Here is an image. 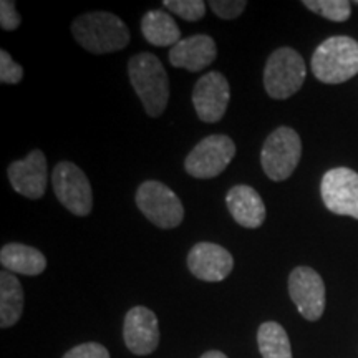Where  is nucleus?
I'll list each match as a JSON object with an SVG mask.
<instances>
[{"label": "nucleus", "instance_id": "nucleus-1", "mask_svg": "<svg viewBox=\"0 0 358 358\" xmlns=\"http://www.w3.org/2000/svg\"><path fill=\"white\" fill-rule=\"evenodd\" d=\"M71 32L85 50L96 55L123 50L129 42L127 24L110 12H90L80 15L71 24Z\"/></svg>", "mask_w": 358, "mask_h": 358}, {"label": "nucleus", "instance_id": "nucleus-2", "mask_svg": "<svg viewBox=\"0 0 358 358\" xmlns=\"http://www.w3.org/2000/svg\"><path fill=\"white\" fill-rule=\"evenodd\" d=\"M128 75L146 113L151 118L163 115L169 100V87L166 70L159 58L148 52L138 53L129 60Z\"/></svg>", "mask_w": 358, "mask_h": 358}, {"label": "nucleus", "instance_id": "nucleus-3", "mask_svg": "<svg viewBox=\"0 0 358 358\" xmlns=\"http://www.w3.org/2000/svg\"><path fill=\"white\" fill-rule=\"evenodd\" d=\"M312 71L329 85L343 83L358 73V42L345 35L327 38L312 55Z\"/></svg>", "mask_w": 358, "mask_h": 358}, {"label": "nucleus", "instance_id": "nucleus-4", "mask_svg": "<svg viewBox=\"0 0 358 358\" xmlns=\"http://www.w3.org/2000/svg\"><path fill=\"white\" fill-rule=\"evenodd\" d=\"M306 75V62L301 53L290 47H282L267 58L264 69V87L271 98L285 100L302 88Z\"/></svg>", "mask_w": 358, "mask_h": 358}, {"label": "nucleus", "instance_id": "nucleus-5", "mask_svg": "<svg viewBox=\"0 0 358 358\" xmlns=\"http://www.w3.org/2000/svg\"><path fill=\"white\" fill-rule=\"evenodd\" d=\"M302 156V141L297 131L280 127L267 136L262 146L261 163L272 181H285L295 171Z\"/></svg>", "mask_w": 358, "mask_h": 358}, {"label": "nucleus", "instance_id": "nucleus-6", "mask_svg": "<svg viewBox=\"0 0 358 358\" xmlns=\"http://www.w3.org/2000/svg\"><path fill=\"white\" fill-rule=\"evenodd\" d=\"M136 206L148 221L161 229L178 227L185 217V208L176 192L159 181H145L138 187Z\"/></svg>", "mask_w": 358, "mask_h": 358}, {"label": "nucleus", "instance_id": "nucleus-7", "mask_svg": "<svg viewBox=\"0 0 358 358\" xmlns=\"http://www.w3.org/2000/svg\"><path fill=\"white\" fill-rule=\"evenodd\" d=\"M236 145L226 134H211L192 148L185 161L187 174L196 179H213L229 166Z\"/></svg>", "mask_w": 358, "mask_h": 358}, {"label": "nucleus", "instance_id": "nucleus-8", "mask_svg": "<svg viewBox=\"0 0 358 358\" xmlns=\"http://www.w3.org/2000/svg\"><path fill=\"white\" fill-rule=\"evenodd\" d=\"M57 199L75 216H88L93 208V192L87 174L70 161L58 163L52 173Z\"/></svg>", "mask_w": 358, "mask_h": 358}, {"label": "nucleus", "instance_id": "nucleus-9", "mask_svg": "<svg viewBox=\"0 0 358 358\" xmlns=\"http://www.w3.org/2000/svg\"><path fill=\"white\" fill-rule=\"evenodd\" d=\"M320 194L325 208L338 216L358 219V173L334 168L322 178Z\"/></svg>", "mask_w": 358, "mask_h": 358}, {"label": "nucleus", "instance_id": "nucleus-10", "mask_svg": "<svg viewBox=\"0 0 358 358\" xmlns=\"http://www.w3.org/2000/svg\"><path fill=\"white\" fill-rule=\"evenodd\" d=\"M289 294L303 319L315 322L325 310V284L310 267H295L289 277Z\"/></svg>", "mask_w": 358, "mask_h": 358}, {"label": "nucleus", "instance_id": "nucleus-11", "mask_svg": "<svg viewBox=\"0 0 358 358\" xmlns=\"http://www.w3.org/2000/svg\"><path fill=\"white\" fill-rule=\"evenodd\" d=\"M231 100L227 78L219 71L203 75L192 90V105L199 120L204 123H217L226 113Z\"/></svg>", "mask_w": 358, "mask_h": 358}, {"label": "nucleus", "instance_id": "nucleus-12", "mask_svg": "<svg viewBox=\"0 0 358 358\" xmlns=\"http://www.w3.org/2000/svg\"><path fill=\"white\" fill-rule=\"evenodd\" d=\"M123 338L128 350L134 355H150L159 345L158 317L150 308L138 306L124 317Z\"/></svg>", "mask_w": 358, "mask_h": 358}, {"label": "nucleus", "instance_id": "nucleus-13", "mask_svg": "<svg viewBox=\"0 0 358 358\" xmlns=\"http://www.w3.org/2000/svg\"><path fill=\"white\" fill-rule=\"evenodd\" d=\"M187 267L191 274L206 282H221L234 267V259L222 245L213 243H199L192 245L187 254Z\"/></svg>", "mask_w": 358, "mask_h": 358}, {"label": "nucleus", "instance_id": "nucleus-14", "mask_svg": "<svg viewBox=\"0 0 358 358\" xmlns=\"http://www.w3.org/2000/svg\"><path fill=\"white\" fill-rule=\"evenodd\" d=\"M10 185L19 194L29 199H40L47 189V158L40 150L8 166Z\"/></svg>", "mask_w": 358, "mask_h": 358}, {"label": "nucleus", "instance_id": "nucleus-15", "mask_svg": "<svg viewBox=\"0 0 358 358\" xmlns=\"http://www.w3.org/2000/svg\"><path fill=\"white\" fill-rule=\"evenodd\" d=\"M217 48L213 37L204 34L182 38L169 50V64L176 69L201 71L216 60Z\"/></svg>", "mask_w": 358, "mask_h": 358}, {"label": "nucleus", "instance_id": "nucleus-16", "mask_svg": "<svg viewBox=\"0 0 358 358\" xmlns=\"http://www.w3.org/2000/svg\"><path fill=\"white\" fill-rule=\"evenodd\" d=\"M226 204L232 219L248 229H257L266 221V206L259 192L248 185L231 187L226 196Z\"/></svg>", "mask_w": 358, "mask_h": 358}, {"label": "nucleus", "instance_id": "nucleus-17", "mask_svg": "<svg viewBox=\"0 0 358 358\" xmlns=\"http://www.w3.org/2000/svg\"><path fill=\"white\" fill-rule=\"evenodd\" d=\"M0 264L6 271L24 275H40L47 268V259L38 249L17 243L3 245Z\"/></svg>", "mask_w": 358, "mask_h": 358}, {"label": "nucleus", "instance_id": "nucleus-18", "mask_svg": "<svg viewBox=\"0 0 358 358\" xmlns=\"http://www.w3.org/2000/svg\"><path fill=\"white\" fill-rule=\"evenodd\" d=\"M141 32L148 43L155 47H174L181 42V30L169 13L150 10L141 19Z\"/></svg>", "mask_w": 358, "mask_h": 358}, {"label": "nucleus", "instance_id": "nucleus-19", "mask_svg": "<svg viewBox=\"0 0 358 358\" xmlns=\"http://www.w3.org/2000/svg\"><path fill=\"white\" fill-rule=\"evenodd\" d=\"M24 310V289L12 272L0 274V327L10 329L20 320Z\"/></svg>", "mask_w": 358, "mask_h": 358}, {"label": "nucleus", "instance_id": "nucleus-20", "mask_svg": "<svg viewBox=\"0 0 358 358\" xmlns=\"http://www.w3.org/2000/svg\"><path fill=\"white\" fill-rule=\"evenodd\" d=\"M257 345L262 358H292L289 335L277 322H264L259 327Z\"/></svg>", "mask_w": 358, "mask_h": 358}, {"label": "nucleus", "instance_id": "nucleus-21", "mask_svg": "<svg viewBox=\"0 0 358 358\" xmlns=\"http://www.w3.org/2000/svg\"><path fill=\"white\" fill-rule=\"evenodd\" d=\"M302 3L332 22H345L352 15V3L347 0H303Z\"/></svg>", "mask_w": 358, "mask_h": 358}, {"label": "nucleus", "instance_id": "nucleus-22", "mask_svg": "<svg viewBox=\"0 0 358 358\" xmlns=\"http://www.w3.org/2000/svg\"><path fill=\"white\" fill-rule=\"evenodd\" d=\"M163 6L186 22H198L206 15L203 0H164Z\"/></svg>", "mask_w": 358, "mask_h": 358}, {"label": "nucleus", "instance_id": "nucleus-23", "mask_svg": "<svg viewBox=\"0 0 358 358\" xmlns=\"http://www.w3.org/2000/svg\"><path fill=\"white\" fill-rule=\"evenodd\" d=\"M24 78V69L12 60L10 53L0 50V82L6 85H17Z\"/></svg>", "mask_w": 358, "mask_h": 358}, {"label": "nucleus", "instance_id": "nucleus-24", "mask_svg": "<svg viewBox=\"0 0 358 358\" xmlns=\"http://www.w3.org/2000/svg\"><path fill=\"white\" fill-rule=\"evenodd\" d=\"M209 7L213 8V12L216 13L219 19L232 20L244 12L248 2L245 0H211Z\"/></svg>", "mask_w": 358, "mask_h": 358}, {"label": "nucleus", "instance_id": "nucleus-25", "mask_svg": "<svg viewBox=\"0 0 358 358\" xmlns=\"http://www.w3.org/2000/svg\"><path fill=\"white\" fill-rule=\"evenodd\" d=\"M64 358H110V352L101 343L87 342L71 348L65 353Z\"/></svg>", "mask_w": 358, "mask_h": 358}, {"label": "nucleus", "instance_id": "nucleus-26", "mask_svg": "<svg viewBox=\"0 0 358 358\" xmlns=\"http://www.w3.org/2000/svg\"><path fill=\"white\" fill-rule=\"evenodd\" d=\"M22 24V19L15 8V2L12 0H2L0 2V27L7 32L19 29Z\"/></svg>", "mask_w": 358, "mask_h": 358}, {"label": "nucleus", "instance_id": "nucleus-27", "mask_svg": "<svg viewBox=\"0 0 358 358\" xmlns=\"http://www.w3.org/2000/svg\"><path fill=\"white\" fill-rule=\"evenodd\" d=\"M201 358H227L224 355L222 352H217V350H211V352H206L201 355Z\"/></svg>", "mask_w": 358, "mask_h": 358}, {"label": "nucleus", "instance_id": "nucleus-28", "mask_svg": "<svg viewBox=\"0 0 358 358\" xmlns=\"http://www.w3.org/2000/svg\"><path fill=\"white\" fill-rule=\"evenodd\" d=\"M355 3H358V0H357V2H355Z\"/></svg>", "mask_w": 358, "mask_h": 358}]
</instances>
